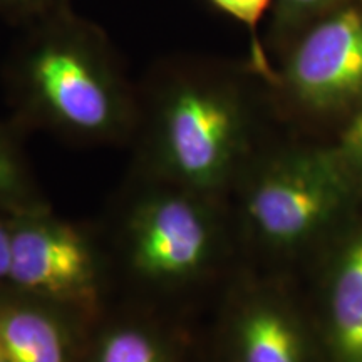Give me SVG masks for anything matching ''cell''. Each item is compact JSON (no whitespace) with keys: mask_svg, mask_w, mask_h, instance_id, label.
Masks as SVG:
<instances>
[{"mask_svg":"<svg viewBox=\"0 0 362 362\" xmlns=\"http://www.w3.org/2000/svg\"><path fill=\"white\" fill-rule=\"evenodd\" d=\"M0 362H13L11 354H8V351L6 349V346H4L2 339H0Z\"/></svg>","mask_w":362,"mask_h":362,"instance_id":"cell-17","label":"cell"},{"mask_svg":"<svg viewBox=\"0 0 362 362\" xmlns=\"http://www.w3.org/2000/svg\"><path fill=\"white\" fill-rule=\"evenodd\" d=\"M277 2V24L285 29L300 24L317 13H324L329 11L352 4L354 0H275Z\"/></svg>","mask_w":362,"mask_h":362,"instance_id":"cell-12","label":"cell"},{"mask_svg":"<svg viewBox=\"0 0 362 362\" xmlns=\"http://www.w3.org/2000/svg\"><path fill=\"white\" fill-rule=\"evenodd\" d=\"M359 362H362V359H361V361H359Z\"/></svg>","mask_w":362,"mask_h":362,"instance_id":"cell-18","label":"cell"},{"mask_svg":"<svg viewBox=\"0 0 362 362\" xmlns=\"http://www.w3.org/2000/svg\"><path fill=\"white\" fill-rule=\"evenodd\" d=\"M12 216L0 214V288H6L8 285L12 269Z\"/></svg>","mask_w":362,"mask_h":362,"instance_id":"cell-14","label":"cell"},{"mask_svg":"<svg viewBox=\"0 0 362 362\" xmlns=\"http://www.w3.org/2000/svg\"><path fill=\"white\" fill-rule=\"evenodd\" d=\"M12 269L6 288L57 305L93 324L115 302V280L98 230L52 208L12 216Z\"/></svg>","mask_w":362,"mask_h":362,"instance_id":"cell-4","label":"cell"},{"mask_svg":"<svg viewBox=\"0 0 362 362\" xmlns=\"http://www.w3.org/2000/svg\"><path fill=\"white\" fill-rule=\"evenodd\" d=\"M238 94L187 59L160 66L138 90L131 173L218 197L245 144Z\"/></svg>","mask_w":362,"mask_h":362,"instance_id":"cell-2","label":"cell"},{"mask_svg":"<svg viewBox=\"0 0 362 362\" xmlns=\"http://www.w3.org/2000/svg\"><path fill=\"white\" fill-rule=\"evenodd\" d=\"M342 146L347 156L362 163V110L359 111L346 133L342 136Z\"/></svg>","mask_w":362,"mask_h":362,"instance_id":"cell-15","label":"cell"},{"mask_svg":"<svg viewBox=\"0 0 362 362\" xmlns=\"http://www.w3.org/2000/svg\"><path fill=\"white\" fill-rule=\"evenodd\" d=\"M4 2L11 4L16 7H24V8H44L47 7V11L51 8L57 0H4Z\"/></svg>","mask_w":362,"mask_h":362,"instance_id":"cell-16","label":"cell"},{"mask_svg":"<svg viewBox=\"0 0 362 362\" xmlns=\"http://www.w3.org/2000/svg\"><path fill=\"white\" fill-rule=\"evenodd\" d=\"M180 319L121 298L89 327L83 362H178Z\"/></svg>","mask_w":362,"mask_h":362,"instance_id":"cell-8","label":"cell"},{"mask_svg":"<svg viewBox=\"0 0 362 362\" xmlns=\"http://www.w3.org/2000/svg\"><path fill=\"white\" fill-rule=\"evenodd\" d=\"M221 12L228 13L235 21L245 24L248 29L255 30L267 8L274 0H210Z\"/></svg>","mask_w":362,"mask_h":362,"instance_id":"cell-13","label":"cell"},{"mask_svg":"<svg viewBox=\"0 0 362 362\" xmlns=\"http://www.w3.org/2000/svg\"><path fill=\"white\" fill-rule=\"evenodd\" d=\"M98 232L123 300L178 319L221 255L216 197L136 173Z\"/></svg>","mask_w":362,"mask_h":362,"instance_id":"cell-1","label":"cell"},{"mask_svg":"<svg viewBox=\"0 0 362 362\" xmlns=\"http://www.w3.org/2000/svg\"><path fill=\"white\" fill-rule=\"evenodd\" d=\"M228 341L235 362H304L297 322L264 293L247 297L232 310Z\"/></svg>","mask_w":362,"mask_h":362,"instance_id":"cell-9","label":"cell"},{"mask_svg":"<svg viewBox=\"0 0 362 362\" xmlns=\"http://www.w3.org/2000/svg\"><path fill=\"white\" fill-rule=\"evenodd\" d=\"M324 171L307 156H282L265 163L245 185L243 218L262 245L288 250L302 243L330 208Z\"/></svg>","mask_w":362,"mask_h":362,"instance_id":"cell-5","label":"cell"},{"mask_svg":"<svg viewBox=\"0 0 362 362\" xmlns=\"http://www.w3.org/2000/svg\"><path fill=\"white\" fill-rule=\"evenodd\" d=\"M293 101L330 110L362 94V6L347 4L317 22L298 40L284 71Z\"/></svg>","mask_w":362,"mask_h":362,"instance_id":"cell-6","label":"cell"},{"mask_svg":"<svg viewBox=\"0 0 362 362\" xmlns=\"http://www.w3.org/2000/svg\"><path fill=\"white\" fill-rule=\"evenodd\" d=\"M90 325L61 307L0 288V339L13 362H83Z\"/></svg>","mask_w":362,"mask_h":362,"instance_id":"cell-7","label":"cell"},{"mask_svg":"<svg viewBox=\"0 0 362 362\" xmlns=\"http://www.w3.org/2000/svg\"><path fill=\"white\" fill-rule=\"evenodd\" d=\"M25 119L62 141L117 146L133 141L138 89L103 33L57 12L33 39L17 66Z\"/></svg>","mask_w":362,"mask_h":362,"instance_id":"cell-3","label":"cell"},{"mask_svg":"<svg viewBox=\"0 0 362 362\" xmlns=\"http://www.w3.org/2000/svg\"><path fill=\"white\" fill-rule=\"evenodd\" d=\"M337 342L347 359H362V243L351 253L334 292Z\"/></svg>","mask_w":362,"mask_h":362,"instance_id":"cell-10","label":"cell"},{"mask_svg":"<svg viewBox=\"0 0 362 362\" xmlns=\"http://www.w3.org/2000/svg\"><path fill=\"white\" fill-rule=\"evenodd\" d=\"M49 206L21 149L0 131V214L16 216Z\"/></svg>","mask_w":362,"mask_h":362,"instance_id":"cell-11","label":"cell"}]
</instances>
